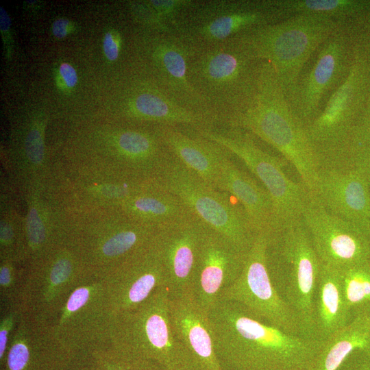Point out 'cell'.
Here are the masks:
<instances>
[{"mask_svg": "<svg viewBox=\"0 0 370 370\" xmlns=\"http://www.w3.org/2000/svg\"><path fill=\"white\" fill-rule=\"evenodd\" d=\"M208 317L223 370H312L324 342L285 332L232 301L219 300Z\"/></svg>", "mask_w": 370, "mask_h": 370, "instance_id": "6da1fadb", "label": "cell"}, {"mask_svg": "<svg viewBox=\"0 0 370 370\" xmlns=\"http://www.w3.org/2000/svg\"><path fill=\"white\" fill-rule=\"evenodd\" d=\"M227 118L231 127L254 134L280 151L297 169L306 190L314 193L317 157L269 62L260 61L253 93Z\"/></svg>", "mask_w": 370, "mask_h": 370, "instance_id": "7a4b0ae2", "label": "cell"}, {"mask_svg": "<svg viewBox=\"0 0 370 370\" xmlns=\"http://www.w3.org/2000/svg\"><path fill=\"white\" fill-rule=\"evenodd\" d=\"M370 97V26L356 29L349 71L328 97L306 132L320 166H336L343 160L355 124Z\"/></svg>", "mask_w": 370, "mask_h": 370, "instance_id": "3957f363", "label": "cell"}, {"mask_svg": "<svg viewBox=\"0 0 370 370\" xmlns=\"http://www.w3.org/2000/svg\"><path fill=\"white\" fill-rule=\"evenodd\" d=\"M260 61L235 36L193 47L188 77L206 109L213 116V109H223L227 116L253 93Z\"/></svg>", "mask_w": 370, "mask_h": 370, "instance_id": "277c9868", "label": "cell"}, {"mask_svg": "<svg viewBox=\"0 0 370 370\" xmlns=\"http://www.w3.org/2000/svg\"><path fill=\"white\" fill-rule=\"evenodd\" d=\"M345 22L347 21L295 15L236 36L258 60L273 66L286 97L313 53Z\"/></svg>", "mask_w": 370, "mask_h": 370, "instance_id": "5b68a950", "label": "cell"}, {"mask_svg": "<svg viewBox=\"0 0 370 370\" xmlns=\"http://www.w3.org/2000/svg\"><path fill=\"white\" fill-rule=\"evenodd\" d=\"M108 346L153 360L164 369L195 365L172 324L166 287L156 290L136 308L114 317Z\"/></svg>", "mask_w": 370, "mask_h": 370, "instance_id": "8992f818", "label": "cell"}, {"mask_svg": "<svg viewBox=\"0 0 370 370\" xmlns=\"http://www.w3.org/2000/svg\"><path fill=\"white\" fill-rule=\"evenodd\" d=\"M114 314L105 278L87 276L67 296L47 325L73 357L109 345Z\"/></svg>", "mask_w": 370, "mask_h": 370, "instance_id": "52a82bcc", "label": "cell"}, {"mask_svg": "<svg viewBox=\"0 0 370 370\" xmlns=\"http://www.w3.org/2000/svg\"><path fill=\"white\" fill-rule=\"evenodd\" d=\"M358 21L343 23L319 47L286 97L293 114L305 129L319 116L325 99L349 71Z\"/></svg>", "mask_w": 370, "mask_h": 370, "instance_id": "ba28073f", "label": "cell"}, {"mask_svg": "<svg viewBox=\"0 0 370 370\" xmlns=\"http://www.w3.org/2000/svg\"><path fill=\"white\" fill-rule=\"evenodd\" d=\"M267 256L268 264L286 271V301L297 317L301 334L316 338L314 306L321 263L302 218L268 235Z\"/></svg>", "mask_w": 370, "mask_h": 370, "instance_id": "9c48e42d", "label": "cell"}, {"mask_svg": "<svg viewBox=\"0 0 370 370\" xmlns=\"http://www.w3.org/2000/svg\"><path fill=\"white\" fill-rule=\"evenodd\" d=\"M161 183L177 195L206 226L241 250L249 251L256 234L245 212H241L217 189L177 160H167L162 168Z\"/></svg>", "mask_w": 370, "mask_h": 370, "instance_id": "30bf717a", "label": "cell"}, {"mask_svg": "<svg viewBox=\"0 0 370 370\" xmlns=\"http://www.w3.org/2000/svg\"><path fill=\"white\" fill-rule=\"evenodd\" d=\"M199 134L237 156L261 180L273 202L275 232L301 219L308 190L290 180L280 160L260 148L249 132L236 127L223 132L205 127Z\"/></svg>", "mask_w": 370, "mask_h": 370, "instance_id": "8fae6325", "label": "cell"}, {"mask_svg": "<svg viewBox=\"0 0 370 370\" xmlns=\"http://www.w3.org/2000/svg\"><path fill=\"white\" fill-rule=\"evenodd\" d=\"M267 234L255 236L241 274L219 300L234 301L259 320L288 334L301 335L294 312L271 280L267 264Z\"/></svg>", "mask_w": 370, "mask_h": 370, "instance_id": "7c38bea8", "label": "cell"}, {"mask_svg": "<svg viewBox=\"0 0 370 370\" xmlns=\"http://www.w3.org/2000/svg\"><path fill=\"white\" fill-rule=\"evenodd\" d=\"M277 21L268 0L195 2L181 18L175 34L193 47H203Z\"/></svg>", "mask_w": 370, "mask_h": 370, "instance_id": "4fadbf2b", "label": "cell"}, {"mask_svg": "<svg viewBox=\"0 0 370 370\" xmlns=\"http://www.w3.org/2000/svg\"><path fill=\"white\" fill-rule=\"evenodd\" d=\"M302 219L321 263L339 269L369 260L365 232L328 211L314 193L308 191Z\"/></svg>", "mask_w": 370, "mask_h": 370, "instance_id": "5bb4252c", "label": "cell"}, {"mask_svg": "<svg viewBox=\"0 0 370 370\" xmlns=\"http://www.w3.org/2000/svg\"><path fill=\"white\" fill-rule=\"evenodd\" d=\"M69 252H63L49 264L34 269L25 276L19 304L23 312L47 323L69 293L87 276Z\"/></svg>", "mask_w": 370, "mask_h": 370, "instance_id": "9a60e30c", "label": "cell"}, {"mask_svg": "<svg viewBox=\"0 0 370 370\" xmlns=\"http://www.w3.org/2000/svg\"><path fill=\"white\" fill-rule=\"evenodd\" d=\"M247 253L205 225L190 291L206 311L238 278Z\"/></svg>", "mask_w": 370, "mask_h": 370, "instance_id": "2e32d148", "label": "cell"}, {"mask_svg": "<svg viewBox=\"0 0 370 370\" xmlns=\"http://www.w3.org/2000/svg\"><path fill=\"white\" fill-rule=\"evenodd\" d=\"M105 279L114 317L136 308L156 290L166 287L165 271L154 236Z\"/></svg>", "mask_w": 370, "mask_h": 370, "instance_id": "e0dca14e", "label": "cell"}, {"mask_svg": "<svg viewBox=\"0 0 370 370\" xmlns=\"http://www.w3.org/2000/svg\"><path fill=\"white\" fill-rule=\"evenodd\" d=\"M205 225L193 214L156 228L155 245L163 264L170 296L190 290Z\"/></svg>", "mask_w": 370, "mask_h": 370, "instance_id": "ac0fdd59", "label": "cell"}, {"mask_svg": "<svg viewBox=\"0 0 370 370\" xmlns=\"http://www.w3.org/2000/svg\"><path fill=\"white\" fill-rule=\"evenodd\" d=\"M73 358L46 323L23 312L0 370H56Z\"/></svg>", "mask_w": 370, "mask_h": 370, "instance_id": "d6986e66", "label": "cell"}, {"mask_svg": "<svg viewBox=\"0 0 370 370\" xmlns=\"http://www.w3.org/2000/svg\"><path fill=\"white\" fill-rule=\"evenodd\" d=\"M312 193L330 213L365 232L370 222V188L354 167H319Z\"/></svg>", "mask_w": 370, "mask_h": 370, "instance_id": "ffe728a7", "label": "cell"}, {"mask_svg": "<svg viewBox=\"0 0 370 370\" xmlns=\"http://www.w3.org/2000/svg\"><path fill=\"white\" fill-rule=\"evenodd\" d=\"M170 313L176 334L200 370H223L216 356L208 312L190 291L170 296Z\"/></svg>", "mask_w": 370, "mask_h": 370, "instance_id": "44dd1931", "label": "cell"}, {"mask_svg": "<svg viewBox=\"0 0 370 370\" xmlns=\"http://www.w3.org/2000/svg\"><path fill=\"white\" fill-rule=\"evenodd\" d=\"M219 169V189L230 192L240 201L255 234L269 235L275 232L274 208L268 192L240 170L224 151L221 155Z\"/></svg>", "mask_w": 370, "mask_h": 370, "instance_id": "7402d4cb", "label": "cell"}, {"mask_svg": "<svg viewBox=\"0 0 370 370\" xmlns=\"http://www.w3.org/2000/svg\"><path fill=\"white\" fill-rule=\"evenodd\" d=\"M161 136L165 145L186 167L216 189L220 187V158L223 147L204 138H191L167 125Z\"/></svg>", "mask_w": 370, "mask_h": 370, "instance_id": "603a6c76", "label": "cell"}, {"mask_svg": "<svg viewBox=\"0 0 370 370\" xmlns=\"http://www.w3.org/2000/svg\"><path fill=\"white\" fill-rule=\"evenodd\" d=\"M350 316L343 297L338 269L321 263L314 306L315 338L325 341L347 325Z\"/></svg>", "mask_w": 370, "mask_h": 370, "instance_id": "cb8c5ba5", "label": "cell"}, {"mask_svg": "<svg viewBox=\"0 0 370 370\" xmlns=\"http://www.w3.org/2000/svg\"><path fill=\"white\" fill-rule=\"evenodd\" d=\"M356 352L370 357V325L362 313L324 341L312 370H338Z\"/></svg>", "mask_w": 370, "mask_h": 370, "instance_id": "d4e9b609", "label": "cell"}, {"mask_svg": "<svg viewBox=\"0 0 370 370\" xmlns=\"http://www.w3.org/2000/svg\"><path fill=\"white\" fill-rule=\"evenodd\" d=\"M278 21L295 15H311L349 21L362 17L370 3L356 0H269Z\"/></svg>", "mask_w": 370, "mask_h": 370, "instance_id": "484cf974", "label": "cell"}, {"mask_svg": "<svg viewBox=\"0 0 370 370\" xmlns=\"http://www.w3.org/2000/svg\"><path fill=\"white\" fill-rule=\"evenodd\" d=\"M131 210L141 218L153 221L157 227L183 220L193 213L182 200L162 183L154 194H143L134 198Z\"/></svg>", "mask_w": 370, "mask_h": 370, "instance_id": "4316f807", "label": "cell"}, {"mask_svg": "<svg viewBox=\"0 0 370 370\" xmlns=\"http://www.w3.org/2000/svg\"><path fill=\"white\" fill-rule=\"evenodd\" d=\"M343 299L351 314L370 310L369 260L337 269Z\"/></svg>", "mask_w": 370, "mask_h": 370, "instance_id": "83f0119b", "label": "cell"}, {"mask_svg": "<svg viewBox=\"0 0 370 370\" xmlns=\"http://www.w3.org/2000/svg\"><path fill=\"white\" fill-rule=\"evenodd\" d=\"M91 356L101 370H164L153 360L122 353L109 346L95 350Z\"/></svg>", "mask_w": 370, "mask_h": 370, "instance_id": "f1b7e54d", "label": "cell"}, {"mask_svg": "<svg viewBox=\"0 0 370 370\" xmlns=\"http://www.w3.org/2000/svg\"><path fill=\"white\" fill-rule=\"evenodd\" d=\"M117 144L121 152L134 160H146L157 154L158 145L147 134L126 131L118 137Z\"/></svg>", "mask_w": 370, "mask_h": 370, "instance_id": "f546056e", "label": "cell"}, {"mask_svg": "<svg viewBox=\"0 0 370 370\" xmlns=\"http://www.w3.org/2000/svg\"><path fill=\"white\" fill-rule=\"evenodd\" d=\"M25 276L21 277L7 260L0 267V311L19 304Z\"/></svg>", "mask_w": 370, "mask_h": 370, "instance_id": "4dcf8cb0", "label": "cell"}, {"mask_svg": "<svg viewBox=\"0 0 370 370\" xmlns=\"http://www.w3.org/2000/svg\"><path fill=\"white\" fill-rule=\"evenodd\" d=\"M344 164L354 167L370 188V135L352 139L347 147Z\"/></svg>", "mask_w": 370, "mask_h": 370, "instance_id": "1f68e13d", "label": "cell"}, {"mask_svg": "<svg viewBox=\"0 0 370 370\" xmlns=\"http://www.w3.org/2000/svg\"><path fill=\"white\" fill-rule=\"evenodd\" d=\"M23 310L16 304L1 312L0 317V365L2 364L11 336L21 319Z\"/></svg>", "mask_w": 370, "mask_h": 370, "instance_id": "d6a6232c", "label": "cell"}, {"mask_svg": "<svg viewBox=\"0 0 370 370\" xmlns=\"http://www.w3.org/2000/svg\"><path fill=\"white\" fill-rule=\"evenodd\" d=\"M27 238L30 251L36 252L40 249L46 241V231L42 222L34 208L28 214L27 221Z\"/></svg>", "mask_w": 370, "mask_h": 370, "instance_id": "836d02e7", "label": "cell"}, {"mask_svg": "<svg viewBox=\"0 0 370 370\" xmlns=\"http://www.w3.org/2000/svg\"><path fill=\"white\" fill-rule=\"evenodd\" d=\"M26 153L29 160L34 163H40L43 158V142L40 132L37 130H31L25 140Z\"/></svg>", "mask_w": 370, "mask_h": 370, "instance_id": "e575fe53", "label": "cell"}, {"mask_svg": "<svg viewBox=\"0 0 370 370\" xmlns=\"http://www.w3.org/2000/svg\"><path fill=\"white\" fill-rule=\"evenodd\" d=\"M121 39L116 31H109L105 34L103 41V52L109 61H115L119 56Z\"/></svg>", "mask_w": 370, "mask_h": 370, "instance_id": "d590c367", "label": "cell"}, {"mask_svg": "<svg viewBox=\"0 0 370 370\" xmlns=\"http://www.w3.org/2000/svg\"><path fill=\"white\" fill-rule=\"evenodd\" d=\"M56 370H101L91 354L80 355L71 358Z\"/></svg>", "mask_w": 370, "mask_h": 370, "instance_id": "8d00e7d4", "label": "cell"}, {"mask_svg": "<svg viewBox=\"0 0 370 370\" xmlns=\"http://www.w3.org/2000/svg\"><path fill=\"white\" fill-rule=\"evenodd\" d=\"M354 356L352 359L349 356L338 370H370L369 356L361 352L354 353Z\"/></svg>", "mask_w": 370, "mask_h": 370, "instance_id": "74e56055", "label": "cell"}, {"mask_svg": "<svg viewBox=\"0 0 370 370\" xmlns=\"http://www.w3.org/2000/svg\"><path fill=\"white\" fill-rule=\"evenodd\" d=\"M59 73L64 84L69 88H74L78 81L75 68L69 63L63 62L59 66Z\"/></svg>", "mask_w": 370, "mask_h": 370, "instance_id": "f35d334b", "label": "cell"}, {"mask_svg": "<svg viewBox=\"0 0 370 370\" xmlns=\"http://www.w3.org/2000/svg\"><path fill=\"white\" fill-rule=\"evenodd\" d=\"M71 29V22L66 18H58L52 24V32L59 38L65 37Z\"/></svg>", "mask_w": 370, "mask_h": 370, "instance_id": "ab89813d", "label": "cell"}, {"mask_svg": "<svg viewBox=\"0 0 370 370\" xmlns=\"http://www.w3.org/2000/svg\"><path fill=\"white\" fill-rule=\"evenodd\" d=\"M1 243L3 246H9L13 242L14 232L8 224L2 222L1 224Z\"/></svg>", "mask_w": 370, "mask_h": 370, "instance_id": "60d3db41", "label": "cell"}, {"mask_svg": "<svg viewBox=\"0 0 370 370\" xmlns=\"http://www.w3.org/2000/svg\"><path fill=\"white\" fill-rule=\"evenodd\" d=\"M164 370H200V369L195 365H189L186 366L177 367L175 369H164Z\"/></svg>", "mask_w": 370, "mask_h": 370, "instance_id": "b9f144b4", "label": "cell"}, {"mask_svg": "<svg viewBox=\"0 0 370 370\" xmlns=\"http://www.w3.org/2000/svg\"><path fill=\"white\" fill-rule=\"evenodd\" d=\"M360 313H362V314H363L365 315V317H366V319H367V321H368V322H369V323L370 325V310H366V311H364V312H360Z\"/></svg>", "mask_w": 370, "mask_h": 370, "instance_id": "7bdbcfd3", "label": "cell"}, {"mask_svg": "<svg viewBox=\"0 0 370 370\" xmlns=\"http://www.w3.org/2000/svg\"><path fill=\"white\" fill-rule=\"evenodd\" d=\"M365 233L368 237V239L370 242V222L369 223L366 230H365Z\"/></svg>", "mask_w": 370, "mask_h": 370, "instance_id": "ee69618b", "label": "cell"}, {"mask_svg": "<svg viewBox=\"0 0 370 370\" xmlns=\"http://www.w3.org/2000/svg\"><path fill=\"white\" fill-rule=\"evenodd\" d=\"M369 262H370V258H369Z\"/></svg>", "mask_w": 370, "mask_h": 370, "instance_id": "f6af8a7d", "label": "cell"}]
</instances>
